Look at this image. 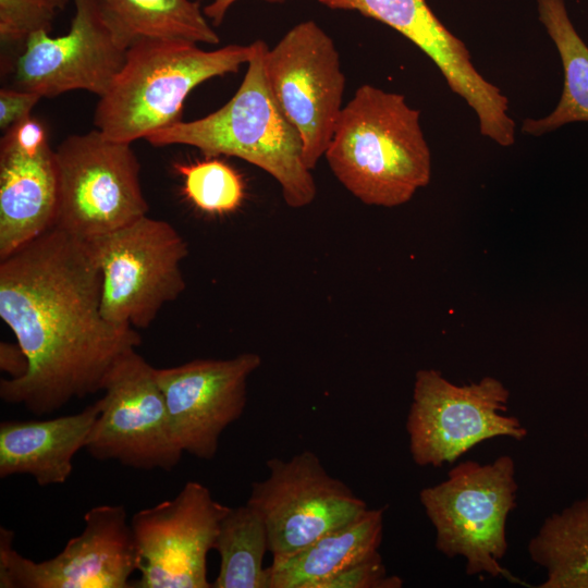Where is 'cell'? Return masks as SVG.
<instances>
[{"label": "cell", "mask_w": 588, "mask_h": 588, "mask_svg": "<svg viewBox=\"0 0 588 588\" xmlns=\"http://www.w3.org/2000/svg\"><path fill=\"white\" fill-rule=\"evenodd\" d=\"M101 270L87 242L51 228L0 259V317L28 371L0 381V397L36 416L102 391L114 364L137 348L134 328L100 310Z\"/></svg>", "instance_id": "1"}, {"label": "cell", "mask_w": 588, "mask_h": 588, "mask_svg": "<svg viewBox=\"0 0 588 588\" xmlns=\"http://www.w3.org/2000/svg\"><path fill=\"white\" fill-rule=\"evenodd\" d=\"M324 158L339 182L370 206H401L431 177L419 110L369 84L343 107Z\"/></svg>", "instance_id": "2"}, {"label": "cell", "mask_w": 588, "mask_h": 588, "mask_svg": "<svg viewBox=\"0 0 588 588\" xmlns=\"http://www.w3.org/2000/svg\"><path fill=\"white\" fill-rule=\"evenodd\" d=\"M253 52L234 96L215 112L160 128L146 140L154 146L186 145L207 157H236L269 173L292 208L310 205L317 194L311 170L303 156L298 132L278 105L269 86L264 40Z\"/></svg>", "instance_id": "3"}, {"label": "cell", "mask_w": 588, "mask_h": 588, "mask_svg": "<svg viewBox=\"0 0 588 588\" xmlns=\"http://www.w3.org/2000/svg\"><path fill=\"white\" fill-rule=\"evenodd\" d=\"M252 52V44L205 50L186 40H137L128 47L109 89L99 97L94 124L117 142L146 139L182 120L183 103L196 86L236 73Z\"/></svg>", "instance_id": "4"}, {"label": "cell", "mask_w": 588, "mask_h": 588, "mask_svg": "<svg viewBox=\"0 0 588 588\" xmlns=\"http://www.w3.org/2000/svg\"><path fill=\"white\" fill-rule=\"evenodd\" d=\"M515 475L510 455L488 464L465 461L444 481L419 492L437 550L450 559L464 558L469 576H509L500 561L507 551L506 520L516 506Z\"/></svg>", "instance_id": "5"}, {"label": "cell", "mask_w": 588, "mask_h": 588, "mask_svg": "<svg viewBox=\"0 0 588 588\" xmlns=\"http://www.w3.org/2000/svg\"><path fill=\"white\" fill-rule=\"evenodd\" d=\"M58 196L53 226L89 242L147 216L140 164L131 143L97 128L66 137L54 150Z\"/></svg>", "instance_id": "6"}, {"label": "cell", "mask_w": 588, "mask_h": 588, "mask_svg": "<svg viewBox=\"0 0 588 588\" xmlns=\"http://www.w3.org/2000/svg\"><path fill=\"white\" fill-rule=\"evenodd\" d=\"M87 243L102 275L100 310L113 326L147 329L186 287L187 243L164 220L145 216Z\"/></svg>", "instance_id": "7"}, {"label": "cell", "mask_w": 588, "mask_h": 588, "mask_svg": "<svg viewBox=\"0 0 588 588\" xmlns=\"http://www.w3.org/2000/svg\"><path fill=\"white\" fill-rule=\"evenodd\" d=\"M509 399L507 388L492 377L457 385L438 370H418L406 419L413 461L440 467L485 440L525 439L527 429L519 419L504 415Z\"/></svg>", "instance_id": "8"}, {"label": "cell", "mask_w": 588, "mask_h": 588, "mask_svg": "<svg viewBox=\"0 0 588 588\" xmlns=\"http://www.w3.org/2000/svg\"><path fill=\"white\" fill-rule=\"evenodd\" d=\"M100 412L85 449L98 461H117L139 470H172L183 456L152 367L136 348L110 370Z\"/></svg>", "instance_id": "9"}, {"label": "cell", "mask_w": 588, "mask_h": 588, "mask_svg": "<svg viewBox=\"0 0 588 588\" xmlns=\"http://www.w3.org/2000/svg\"><path fill=\"white\" fill-rule=\"evenodd\" d=\"M267 467L269 476L252 485L247 503L264 519L272 560L297 553L368 509L311 451L270 458Z\"/></svg>", "instance_id": "10"}, {"label": "cell", "mask_w": 588, "mask_h": 588, "mask_svg": "<svg viewBox=\"0 0 588 588\" xmlns=\"http://www.w3.org/2000/svg\"><path fill=\"white\" fill-rule=\"evenodd\" d=\"M266 75L282 112L303 143L313 170L324 157L343 109L345 75L332 38L313 20L285 33L265 53Z\"/></svg>", "instance_id": "11"}, {"label": "cell", "mask_w": 588, "mask_h": 588, "mask_svg": "<svg viewBox=\"0 0 588 588\" xmlns=\"http://www.w3.org/2000/svg\"><path fill=\"white\" fill-rule=\"evenodd\" d=\"M83 531L56 556L35 562L13 547L14 532L0 528L1 588H130L137 550L123 505H97Z\"/></svg>", "instance_id": "12"}, {"label": "cell", "mask_w": 588, "mask_h": 588, "mask_svg": "<svg viewBox=\"0 0 588 588\" xmlns=\"http://www.w3.org/2000/svg\"><path fill=\"white\" fill-rule=\"evenodd\" d=\"M230 506L187 481L171 500L131 517L139 578L136 588H209L207 555Z\"/></svg>", "instance_id": "13"}, {"label": "cell", "mask_w": 588, "mask_h": 588, "mask_svg": "<svg viewBox=\"0 0 588 588\" xmlns=\"http://www.w3.org/2000/svg\"><path fill=\"white\" fill-rule=\"evenodd\" d=\"M75 13L66 34H32L15 65L21 89L41 97L86 90L101 97L124 64L130 44L100 0H73Z\"/></svg>", "instance_id": "14"}, {"label": "cell", "mask_w": 588, "mask_h": 588, "mask_svg": "<svg viewBox=\"0 0 588 588\" xmlns=\"http://www.w3.org/2000/svg\"><path fill=\"white\" fill-rule=\"evenodd\" d=\"M261 357L243 353L226 359H194L156 368L168 412L184 453L212 460L222 432L237 420L247 402V381Z\"/></svg>", "instance_id": "15"}, {"label": "cell", "mask_w": 588, "mask_h": 588, "mask_svg": "<svg viewBox=\"0 0 588 588\" xmlns=\"http://www.w3.org/2000/svg\"><path fill=\"white\" fill-rule=\"evenodd\" d=\"M287 0H269L281 3ZM332 10L356 11L394 28L421 49L448 85L475 111L481 135L493 142L515 128L509 100L475 69L464 42L438 20L426 0H315Z\"/></svg>", "instance_id": "16"}, {"label": "cell", "mask_w": 588, "mask_h": 588, "mask_svg": "<svg viewBox=\"0 0 588 588\" xmlns=\"http://www.w3.org/2000/svg\"><path fill=\"white\" fill-rule=\"evenodd\" d=\"M57 196L49 143L25 147L5 133L0 145V259L53 226Z\"/></svg>", "instance_id": "17"}, {"label": "cell", "mask_w": 588, "mask_h": 588, "mask_svg": "<svg viewBox=\"0 0 588 588\" xmlns=\"http://www.w3.org/2000/svg\"><path fill=\"white\" fill-rule=\"evenodd\" d=\"M100 402L72 415L0 424V478L30 475L41 487L64 483L85 448Z\"/></svg>", "instance_id": "18"}, {"label": "cell", "mask_w": 588, "mask_h": 588, "mask_svg": "<svg viewBox=\"0 0 588 588\" xmlns=\"http://www.w3.org/2000/svg\"><path fill=\"white\" fill-rule=\"evenodd\" d=\"M382 534L383 509H367L297 553L272 560L269 588H321L330 578L378 553Z\"/></svg>", "instance_id": "19"}, {"label": "cell", "mask_w": 588, "mask_h": 588, "mask_svg": "<svg viewBox=\"0 0 588 588\" xmlns=\"http://www.w3.org/2000/svg\"><path fill=\"white\" fill-rule=\"evenodd\" d=\"M537 7L539 20L560 54L564 85L550 114L523 122V132L534 136L572 122H588V46L575 29L564 0H537Z\"/></svg>", "instance_id": "20"}, {"label": "cell", "mask_w": 588, "mask_h": 588, "mask_svg": "<svg viewBox=\"0 0 588 588\" xmlns=\"http://www.w3.org/2000/svg\"><path fill=\"white\" fill-rule=\"evenodd\" d=\"M527 550L547 572L540 588H588V498L547 517Z\"/></svg>", "instance_id": "21"}, {"label": "cell", "mask_w": 588, "mask_h": 588, "mask_svg": "<svg viewBox=\"0 0 588 588\" xmlns=\"http://www.w3.org/2000/svg\"><path fill=\"white\" fill-rule=\"evenodd\" d=\"M130 44L140 39L217 45L220 39L194 0H100Z\"/></svg>", "instance_id": "22"}, {"label": "cell", "mask_w": 588, "mask_h": 588, "mask_svg": "<svg viewBox=\"0 0 588 588\" xmlns=\"http://www.w3.org/2000/svg\"><path fill=\"white\" fill-rule=\"evenodd\" d=\"M213 549L219 553V573L213 588H269V552L266 525L248 503L230 507L221 519Z\"/></svg>", "instance_id": "23"}, {"label": "cell", "mask_w": 588, "mask_h": 588, "mask_svg": "<svg viewBox=\"0 0 588 588\" xmlns=\"http://www.w3.org/2000/svg\"><path fill=\"white\" fill-rule=\"evenodd\" d=\"M191 164H176L183 176L186 197L201 211L224 215L236 210L244 199L241 175L213 157Z\"/></svg>", "instance_id": "24"}, {"label": "cell", "mask_w": 588, "mask_h": 588, "mask_svg": "<svg viewBox=\"0 0 588 588\" xmlns=\"http://www.w3.org/2000/svg\"><path fill=\"white\" fill-rule=\"evenodd\" d=\"M56 11L48 0H0V37L17 41L49 32Z\"/></svg>", "instance_id": "25"}, {"label": "cell", "mask_w": 588, "mask_h": 588, "mask_svg": "<svg viewBox=\"0 0 588 588\" xmlns=\"http://www.w3.org/2000/svg\"><path fill=\"white\" fill-rule=\"evenodd\" d=\"M402 585L400 577L388 574L378 552L330 578L321 588H400Z\"/></svg>", "instance_id": "26"}, {"label": "cell", "mask_w": 588, "mask_h": 588, "mask_svg": "<svg viewBox=\"0 0 588 588\" xmlns=\"http://www.w3.org/2000/svg\"><path fill=\"white\" fill-rule=\"evenodd\" d=\"M42 97L25 89L0 90V128L8 131L15 124L30 118V112Z\"/></svg>", "instance_id": "27"}, {"label": "cell", "mask_w": 588, "mask_h": 588, "mask_svg": "<svg viewBox=\"0 0 588 588\" xmlns=\"http://www.w3.org/2000/svg\"><path fill=\"white\" fill-rule=\"evenodd\" d=\"M28 357L16 342L0 343V368L10 376V379H19L28 371Z\"/></svg>", "instance_id": "28"}, {"label": "cell", "mask_w": 588, "mask_h": 588, "mask_svg": "<svg viewBox=\"0 0 588 588\" xmlns=\"http://www.w3.org/2000/svg\"><path fill=\"white\" fill-rule=\"evenodd\" d=\"M210 3L204 8V14L215 26H219L231 5L237 0H209ZM268 1V0H265Z\"/></svg>", "instance_id": "29"}, {"label": "cell", "mask_w": 588, "mask_h": 588, "mask_svg": "<svg viewBox=\"0 0 588 588\" xmlns=\"http://www.w3.org/2000/svg\"><path fill=\"white\" fill-rule=\"evenodd\" d=\"M51 5L56 9V10H59V9H62L69 0H48Z\"/></svg>", "instance_id": "30"}]
</instances>
